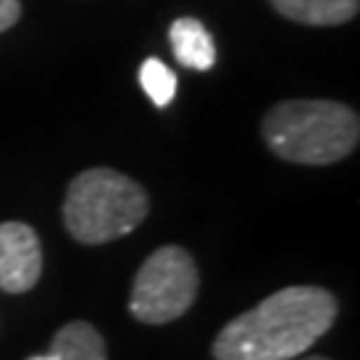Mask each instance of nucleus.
Returning a JSON list of instances; mask_svg holds the SVG:
<instances>
[{"label":"nucleus","instance_id":"nucleus-1","mask_svg":"<svg viewBox=\"0 0 360 360\" xmlns=\"http://www.w3.org/2000/svg\"><path fill=\"white\" fill-rule=\"evenodd\" d=\"M336 318V299L318 285L281 288L230 321L214 339V360H294Z\"/></svg>","mask_w":360,"mask_h":360},{"label":"nucleus","instance_id":"nucleus-2","mask_svg":"<svg viewBox=\"0 0 360 360\" xmlns=\"http://www.w3.org/2000/svg\"><path fill=\"white\" fill-rule=\"evenodd\" d=\"M262 134L272 153L288 163L328 166L358 147L360 120L347 104L288 99L264 115Z\"/></svg>","mask_w":360,"mask_h":360},{"label":"nucleus","instance_id":"nucleus-3","mask_svg":"<svg viewBox=\"0 0 360 360\" xmlns=\"http://www.w3.org/2000/svg\"><path fill=\"white\" fill-rule=\"evenodd\" d=\"M147 211V193L112 168H89L67 187L65 224L77 243L102 245L117 240L136 230Z\"/></svg>","mask_w":360,"mask_h":360},{"label":"nucleus","instance_id":"nucleus-4","mask_svg":"<svg viewBox=\"0 0 360 360\" xmlns=\"http://www.w3.org/2000/svg\"><path fill=\"white\" fill-rule=\"evenodd\" d=\"M195 259L179 245H163L144 262L131 285L129 309L136 321L160 326L181 318L198 296Z\"/></svg>","mask_w":360,"mask_h":360},{"label":"nucleus","instance_id":"nucleus-5","mask_svg":"<svg viewBox=\"0 0 360 360\" xmlns=\"http://www.w3.org/2000/svg\"><path fill=\"white\" fill-rule=\"evenodd\" d=\"M43 248L38 232L25 221L0 224V288L8 294H25L40 281Z\"/></svg>","mask_w":360,"mask_h":360},{"label":"nucleus","instance_id":"nucleus-6","mask_svg":"<svg viewBox=\"0 0 360 360\" xmlns=\"http://www.w3.org/2000/svg\"><path fill=\"white\" fill-rule=\"evenodd\" d=\"M168 38H171V49L174 56L179 59L181 67L187 70H198V72H206L217 62V46L214 38L208 35V30L193 16H184L176 19L171 30H168Z\"/></svg>","mask_w":360,"mask_h":360},{"label":"nucleus","instance_id":"nucleus-7","mask_svg":"<svg viewBox=\"0 0 360 360\" xmlns=\"http://www.w3.org/2000/svg\"><path fill=\"white\" fill-rule=\"evenodd\" d=\"M285 19L309 27L347 25L358 16L360 0H270Z\"/></svg>","mask_w":360,"mask_h":360},{"label":"nucleus","instance_id":"nucleus-8","mask_svg":"<svg viewBox=\"0 0 360 360\" xmlns=\"http://www.w3.org/2000/svg\"><path fill=\"white\" fill-rule=\"evenodd\" d=\"M51 360H107L102 334L91 323L75 321L62 326L51 342Z\"/></svg>","mask_w":360,"mask_h":360},{"label":"nucleus","instance_id":"nucleus-9","mask_svg":"<svg viewBox=\"0 0 360 360\" xmlns=\"http://www.w3.org/2000/svg\"><path fill=\"white\" fill-rule=\"evenodd\" d=\"M139 83H142L147 96L158 107H168L171 99H174V94H176V75L160 59H155V56L144 59L142 70H139Z\"/></svg>","mask_w":360,"mask_h":360},{"label":"nucleus","instance_id":"nucleus-10","mask_svg":"<svg viewBox=\"0 0 360 360\" xmlns=\"http://www.w3.org/2000/svg\"><path fill=\"white\" fill-rule=\"evenodd\" d=\"M22 16V3L19 0H0V32L13 27Z\"/></svg>","mask_w":360,"mask_h":360},{"label":"nucleus","instance_id":"nucleus-11","mask_svg":"<svg viewBox=\"0 0 360 360\" xmlns=\"http://www.w3.org/2000/svg\"><path fill=\"white\" fill-rule=\"evenodd\" d=\"M294 360H328V358H323V355H307V358H294Z\"/></svg>","mask_w":360,"mask_h":360},{"label":"nucleus","instance_id":"nucleus-12","mask_svg":"<svg viewBox=\"0 0 360 360\" xmlns=\"http://www.w3.org/2000/svg\"><path fill=\"white\" fill-rule=\"evenodd\" d=\"M30 360H51L49 355H38V358H30Z\"/></svg>","mask_w":360,"mask_h":360}]
</instances>
